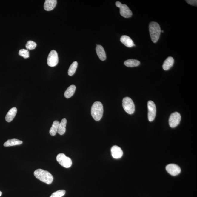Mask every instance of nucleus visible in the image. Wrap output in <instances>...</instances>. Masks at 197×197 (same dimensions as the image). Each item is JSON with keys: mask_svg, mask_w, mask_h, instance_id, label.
Returning <instances> with one entry per match:
<instances>
[{"mask_svg": "<svg viewBox=\"0 0 197 197\" xmlns=\"http://www.w3.org/2000/svg\"><path fill=\"white\" fill-rule=\"evenodd\" d=\"M34 174L36 178L47 184H50L53 181V176L47 171L39 169L34 172Z\"/></svg>", "mask_w": 197, "mask_h": 197, "instance_id": "f257e3e1", "label": "nucleus"}, {"mask_svg": "<svg viewBox=\"0 0 197 197\" xmlns=\"http://www.w3.org/2000/svg\"><path fill=\"white\" fill-rule=\"evenodd\" d=\"M91 113L92 117L95 121H99L102 117L103 113V107L102 104L100 101H96L92 106Z\"/></svg>", "mask_w": 197, "mask_h": 197, "instance_id": "f03ea898", "label": "nucleus"}, {"mask_svg": "<svg viewBox=\"0 0 197 197\" xmlns=\"http://www.w3.org/2000/svg\"><path fill=\"white\" fill-rule=\"evenodd\" d=\"M149 31L152 41L156 43L158 40L161 34L160 25L156 22H150L149 25Z\"/></svg>", "mask_w": 197, "mask_h": 197, "instance_id": "7ed1b4c3", "label": "nucleus"}, {"mask_svg": "<svg viewBox=\"0 0 197 197\" xmlns=\"http://www.w3.org/2000/svg\"><path fill=\"white\" fill-rule=\"evenodd\" d=\"M122 106L124 111L128 114H133L135 107L133 101L130 98L128 97L124 98L123 100Z\"/></svg>", "mask_w": 197, "mask_h": 197, "instance_id": "20e7f679", "label": "nucleus"}, {"mask_svg": "<svg viewBox=\"0 0 197 197\" xmlns=\"http://www.w3.org/2000/svg\"><path fill=\"white\" fill-rule=\"evenodd\" d=\"M56 160L61 165L65 168H69L72 164L71 159L70 157L66 156L65 154H59L56 157Z\"/></svg>", "mask_w": 197, "mask_h": 197, "instance_id": "39448f33", "label": "nucleus"}, {"mask_svg": "<svg viewBox=\"0 0 197 197\" xmlns=\"http://www.w3.org/2000/svg\"><path fill=\"white\" fill-rule=\"evenodd\" d=\"M116 6L119 8L120 13L121 16L124 18H129L132 16V12L128 7L125 4H122L119 1H116Z\"/></svg>", "mask_w": 197, "mask_h": 197, "instance_id": "423d86ee", "label": "nucleus"}, {"mask_svg": "<svg viewBox=\"0 0 197 197\" xmlns=\"http://www.w3.org/2000/svg\"><path fill=\"white\" fill-rule=\"evenodd\" d=\"M59 62L58 54L55 50L51 51L47 59V64L49 66L54 67L57 65Z\"/></svg>", "mask_w": 197, "mask_h": 197, "instance_id": "0eeeda50", "label": "nucleus"}, {"mask_svg": "<svg viewBox=\"0 0 197 197\" xmlns=\"http://www.w3.org/2000/svg\"><path fill=\"white\" fill-rule=\"evenodd\" d=\"M181 120V116L179 113L175 112L171 114L169 119V124L170 127L175 128L179 124Z\"/></svg>", "mask_w": 197, "mask_h": 197, "instance_id": "6e6552de", "label": "nucleus"}, {"mask_svg": "<svg viewBox=\"0 0 197 197\" xmlns=\"http://www.w3.org/2000/svg\"><path fill=\"white\" fill-rule=\"evenodd\" d=\"M147 107L148 109V120L149 121H152L154 120L156 117V106L153 101H150L148 102Z\"/></svg>", "mask_w": 197, "mask_h": 197, "instance_id": "1a4fd4ad", "label": "nucleus"}, {"mask_svg": "<svg viewBox=\"0 0 197 197\" xmlns=\"http://www.w3.org/2000/svg\"><path fill=\"white\" fill-rule=\"evenodd\" d=\"M166 170L169 173L173 176L178 175L181 171L178 166L173 164L167 165L166 167Z\"/></svg>", "mask_w": 197, "mask_h": 197, "instance_id": "9d476101", "label": "nucleus"}, {"mask_svg": "<svg viewBox=\"0 0 197 197\" xmlns=\"http://www.w3.org/2000/svg\"><path fill=\"white\" fill-rule=\"evenodd\" d=\"M111 153L113 158L115 159H119L122 157L123 152L121 147L115 145L111 147Z\"/></svg>", "mask_w": 197, "mask_h": 197, "instance_id": "9b49d317", "label": "nucleus"}, {"mask_svg": "<svg viewBox=\"0 0 197 197\" xmlns=\"http://www.w3.org/2000/svg\"><path fill=\"white\" fill-rule=\"evenodd\" d=\"M56 0H46L44 4V9L47 11H51L57 4Z\"/></svg>", "mask_w": 197, "mask_h": 197, "instance_id": "f8f14e48", "label": "nucleus"}, {"mask_svg": "<svg viewBox=\"0 0 197 197\" xmlns=\"http://www.w3.org/2000/svg\"><path fill=\"white\" fill-rule=\"evenodd\" d=\"M120 41L125 46L128 47H131L135 45L132 39L127 36L124 35L121 36L120 39Z\"/></svg>", "mask_w": 197, "mask_h": 197, "instance_id": "ddd939ff", "label": "nucleus"}, {"mask_svg": "<svg viewBox=\"0 0 197 197\" xmlns=\"http://www.w3.org/2000/svg\"><path fill=\"white\" fill-rule=\"evenodd\" d=\"M17 108L16 107H13L9 110L5 117L6 120L8 122H10L12 121L15 117L17 113Z\"/></svg>", "mask_w": 197, "mask_h": 197, "instance_id": "4468645a", "label": "nucleus"}, {"mask_svg": "<svg viewBox=\"0 0 197 197\" xmlns=\"http://www.w3.org/2000/svg\"><path fill=\"white\" fill-rule=\"evenodd\" d=\"M97 54L100 60L101 61H104L106 59V53L102 46L101 45H97L96 48Z\"/></svg>", "mask_w": 197, "mask_h": 197, "instance_id": "2eb2a0df", "label": "nucleus"}, {"mask_svg": "<svg viewBox=\"0 0 197 197\" xmlns=\"http://www.w3.org/2000/svg\"><path fill=\"white\" fill-rule=\"evenodd\" d=\"M174 60L173 57H169L166 59L164 62L162 67L164 70H167L170 69L173 66Z\"/></svg>", "mask_w": 197, "mask_h": 197, "instance_id": "dca6fc26", "label": "nucleus"}, {"mask_svg": "<svg viewBox=\"0 0 197 197\" xmlns=\"http://www.w3.org/2000/svg\"><path fill=\"white\" fill-rule=\"evenodd\" d=\"M67 123V119L65 118H64L59 124L57 133L61 135L64 134L65 132Z\"/></svg>", "mask_w": 197, "mask_h": 197, "instance_id": "f3484780", "label": "nucleus"}, {"mask_svg": "<svg viewBox=\"0 0 197 197\" xmlns=\"http://www.w3.org/2000/svg\"><path fill=\"white\" fill-rule=\"evenodd\" d=\"M23 143L22 141L16 139H9L4 144L5 147H11V146L20 145Z\"/></svg>", "mask_w": 197, "mask_h": 197, "instance_id": "a211bd4d", "label": "nucleus"}, {"mask_svg": "<svg viewBox=\"0 0 197 197\" xmlns=\"http://www.w3.org/2000/svg\"><path fill=\"white\" fill-rule=\"evenodd\" d=\"M76 87L75 85H70L69 87L67 89L65 92L64 96L66 98H70L73 96L74 94Z\"/></svg>", "mask_w": 197, "mask_h": 197, "instance_id": "6ab92c4d", "label": "nucleus"}, {"mask_svg": "<svg viewBox=\"0 0 197 197\" xmlns=\"http://www.w3.org/2000/svg\"><path fill=\"white\" fill-rule=\"evenodd\" d=\"M124 64L127 67H136L140 65V62L139 61L135 59H129L124 61Z\"/></svg>", "mask_w": 197, "mask_h": 197, "instance_id": "aec40b11", "label": "nucleus"}, {"mask_svg": "<svg viewBox=\"0 0 197 197\" xmlns=\"http://www.w3.org/2000/svg\"><path fill=\"white\" fill-rule=\"evenodd\" d=\"M60 122L59 121H53L51 127L49 130V133L52 136H55L56 134L58 131Z\"/></svg>", "mask_w": 197, "mask_h": 197, "instance_id": "412c9836", "label": "nucleus"}, {"mask_svg": "<svg viewBox=\"0 0 197 197\" xmlns=\"http://www.w3.org/2000/svg\"><path fill=\"white\" fill-rule=\"evenodd\" d=\"M78 63L77 61H75L72 64L70 65V68L68 70V74L69 75L72 76L74 74L78 67Z\"/></svg>", "mask_w": 197, "mask_h": 197, "instance_id": "4be33fe9", "label": "nucleus"}, {"mask_svg": "<svg viewBox=\"0 0 197 197\" xmlns=\"http://www.w3.org/2000/svg\"><path fill=\"white\" fill-rule=\"evenodd\" d=\"M37 47L36 43L32 41H29L26 45V48L29 50H33L35 49Z\"/></svg>", "mask_w": 197, "mask_h": 197, "instance_id": "5701e85b", "label": "nucleus"}, {"mask_svg": "<svg viewBox=\"0 0 197 197\" xmlns=\"http://www.w3.org/2000/svg\"><path fill=\"white\" fill-rule=\"evenodd\" d=\"M66 193L64 190H60L53 193L50 197H62L65 195Z\"/></svg>", "mask_w": 197, "mask_h": 197, "instance_id": "b1692460", "label": "nucleus"}, {"mask_svg": "<svg viewBox=\"0 0 197 197\" xmlns=\"http://www.w3.org/2000/svg\"><path fill=\"white\" fill-rule=\"evenodd\" d=\"M19 55L24 59L28 58L29 57V53L27 49H21L19 50Z\"/></svg>", "mask_w": 197, "mask_h": 197, "instance_id": "393cba45", "label": "nucleus"}, {"mask_svg": "<svg viewBox=\"0 0 197 197\" xmlns=\"http://www.w3.org/2000/svg\"><path fill=\"white\" fill-rule=\"evenodd\" d=\"M186 2L191 5L197 6V1L196 0H187Z\"/></svg>", "mask_w": 197, "mask_h": 197, "instance_id": "a878e982", "label": "nucleus"}, {"mask_svg": "<svg viewBox=\"0 0 197 197\" xmlns=\"http://www.w3.org/2000/svg\"><path fill=\"white\" fill-rule=\"evenodd\" d=\"M1 195H2V192L1 191H0V197L1 196Z\"/></svg>", "mask_w": 197, "mask_h": 197, "instance_id": "bb28decb", "label": "nucleus"}]
</instances>
